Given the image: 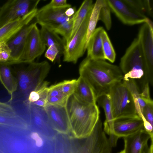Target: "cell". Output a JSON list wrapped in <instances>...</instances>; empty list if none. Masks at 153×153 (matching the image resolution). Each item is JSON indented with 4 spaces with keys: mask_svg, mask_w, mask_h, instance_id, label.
Listing matches in <instances>:
<instances>
[{
    "mask_svg": "<svg viewBox=\"0 0 153 153\" xmlns=\"http://www.w3.org/2000/svg\"><path fill=\"white\" fill-rule=\"evenodd\" d=\"M9 65L0 62V81L12 96L17 90L18 82V79L13 75Z\"/></svg>",
    "mask_w": 153,
    "mask_h": 153,
    "instance_id": "ffe728a7",
    "label": "cell"
},
{
    "mask_svg": "<svg viewBox=\"0 0 153 153\" xmlns=\"http://www.w3.org/2000/svg\"><path fill=\"white\" fill-rule=\"evenodd\" d=\"M101 36L105 59L113 63L116 59V52L108 36L104 29L101 33Z\"/></svg>",
    "mask_w": 153,
    "mask_h": 153,
    "instance_id": "484cf974",
    "label": "cell"
},
{
    "mask_svg": "<svg viewBox=\"0 0 153 153\" xmlns=\"http://www.w3.org/2000/svg\"><path fill=\"white\" fill-rule=\"evenodd\" d=\"M73 24V16L69 20L61 24L52 30L58 34H59L63 37L65 45L69 42L72 31Z\"/></svg>",
    "mask_w": 153,
    "mask_h": 153,
    "instance_id": "83f0119b",
    "label": "cell"
},
{
    "mask_svg": "<svg viewBox=\"0 0 153 153\" xmlns=\"http://www.w3.org/2000/svg\"><path fill=\"white\" fill-rule=\"evenodd\" d=\"M79 73L92 89L97 100L108 94L111 86L122 81L123 77L119 66L105 60H94L87 56L80 65Z\"/></svg>",
    "mask_w": 153,
    "mask_h": 153,
    "instance_id": "6da1fadb",
    "label": "cell"
},
{
    "mask_svg": "<svg viewBox=\"0 0 153 153\" xmlns=\"http://www.w3.org/2000/svg\"><path fill=\"white\" fill-rule=\"evenodd\" d=\"M149 83L148 82L143 84L142 91L140 93L141 97L146 100L148 102H153L150 97Z\"/></svg>",
    "mask_w": 153,
    "mask_h": 153,
    "instance_id": "836d02e7",
    "label": "cell"
},
{
    "mask_svg": "<svg viewBox=\"0 0 153 153\" xmlns=\"http://www.w3.org/2000/svg\"><path fill=\"white\" fill-rule=\"evenodd\" d=\"M119 67L123 75V79H139L144 76V58L137 37L121 58Z\"/></svg>",
    "mask_w": 153,
    "mask_h": 153,
    "instance_id": "277c9868",
    "label": "cell"
},
{
    "mask_svg": "<svg viewBox=\"0 0 153 153\" xmlns=\"http://www.w3.org/2000/svg\"><path fill=\"white\" fill-rule=\"evenodd\" d=\"M118 153H125V152L124 150H123L121 151L120 152Z\"/></svg>",
    "mask_w": 153,
    "mask_h": 153,
    "instance_id": "ab89813d",
    "label": "cell"
},
{
    "mask_svg": "<svg viewBox=\"0 0 153 153\" xmlns=\"http://www.w3.org/2000/svg\"><path fill=\"white\" fill-rule=\"evenodd\" d=\"M27 126L24 118L16 113L0 114V126L24 127Z\"/></svg>",
    "mask_w": 153,
    "mask_h": 153,
    "instance_id": "cb8c5ba5",
    "label": "cell"
},
{
    "mask_svg": "<svg viewBox=\"0 0 153 153\" xmlns=\"http://www.w3.org/2000/svg\"><path fill=\"white\" fill-rule=\"evenodd\" d=\"M71 7L69 4L60 7H47L45 5L37 11L35 16L37 23L41 26H44L52 30L72 17L73 16L68 17L65 14L66 10Z\"/></svg>",
    "mask_w": 153,
    "mask_h": 153,
    "instance_id": "9c48e42d",
    "label": "cell"
},
{
    "mask_svg": "<svg viewBox=\"0 0 153 153\" xmlns=\"http://www.w3.org/2000/svg\"><path fill=\"white\" fill-rule=\"evenodd\" d=\"M151 145L148 146V143L143 146L141 153H153V140H151Z\"/></svg>",
    "mask_w": 153,
    "mask_h": 153,
    "instance_id": "74e56055",
    "label": "cell"
},
{
    "mask_svg": "<svg viewBox=\"0 0 153 153\" xmlns=\"http://www.w3.org/2000/svg\"><path fill=\"white\" fill-rule=\"evenodd\" d=\"M73 94L84 103L96 104L97 98L93 91L87 82L80 76L76 80Z\"/></svg>",
    "mask_w": 153,
    "mask_h": 153,
    "instance_id": "ac0fdd59",
    "label": "cell"
},
{
    "mask_svg": "<svg viewBox=\"0 0 153 153\" xmlns=\"http://www.w3.org/2000/svg\"><path fill=\"white\" fill-rule=\"evenodd\" d=\"M127 87L133 98L137 113L142 119L143 109L146 104L149 102L141 97L139 88L135 82L129 83Z\"/></svg>",
    "mask_w": 153,
    "mask_h": 153,
    "instance_id": "d4e9b609",
    "label": "cell"
},
{
    "mask_svg": "<svg viewBox=\"0 0 153 153\" xmlns=\"http://www.w3.org/2000/svg\"><path fill=\"white\" fill-rule=\"evenodd\" d=\"M143 128H144L143 121L139 116L114 120V132L118 138L127 137Z\"/></svg>",
    "mask_w": 153,
    "mask_h": 153,
    "instance_id": "4fadbf2b",
    "label": "cell"
},
{
    "mask_svg": "<svg viewBox=\"0 0 153 153\" xmlns=\"http://www.w3.org/2000/svg\"><path fill=\"white\" fill-rule=\"evenodd\" d=\"M11 51L6 42H0V62L6 63L8 61Z\"/></svg>",
    "mask_w": 153,
    "mask_h": 153,
    "instance_id": "1f68e13d",
    "label": "cell"
},
{
    "mask_svg": "<svg viewBox=\"0 0 153 153\" xmlns=\"http://www.w3.org/2000/svg\"><path fill=\"white\" fill-rule=\"evenodd\" d=\"M94 5L92 0H85L73 16V29L68 42L74 36L89 12L92 9Z\"/></svg>",
    "mask_w": 153,
    "mask_h": 153,
    "instance_id": "44dd1931",
    "label": "cell"
},
{
    "mask_svg": "<svg viewBox=\"0 0 153 153\" xmlns=\"http://www.w3.org/2000/svg\"><path fill=\"white\" fill-rule=\"evenodd\" d=\"M39 31L41 38L46 46L48 48L52 45H55L64 51L65 42L58 34L44 26H41Z\"/></svg>",
    "mask_w": 153,
    "mask_h": 153,
    "instance_id": "7402d4cb",
    "label": "cell"
},
{
    "mask_svg": "<svg viewBox=\"0 0 153 153\" xmlns=\"http://www.w3.org/2000/svg\"><path fill=\"white\" fill-rule=\"evenodd\" d=\"M61 85V82L48 87L47 100L48 105L66 106L69 97L63 93Z\"/></svg>",
    "mask_w": 153,
    "mask_h": 153,
    "instance_id": "d6986e66",
    "label": "cell"
},
{
    "mask_svg": "<svg viewBox=\"0 0 153 153\" xmlns=\"http://www.w3.org/2000/svg\"><path fill=\"white\" fill-rule=\"evenodd\" d=\"M44 109L52 127L62 132L71 130L66 107L48 105Z\"/></svg>",
    "mask_w": 153,
    "mask_h": 153,
    "instance_id": "7c38bea8",
    "label": "cell"
},
{
    "mask_svg": "<svg viewBox=\"0 0 153 153\" xmlns=\"http://www.w3.org/2000/svg\"><path fill=\"white\" fill-rule=\"evenodd\" d=\"M123 1L134 10L141 14L146 15V13L144 0H123Z\"/></svg>",
    "mask_w": 153,
    "mask_h": 153,
    "instance_id": "4dcf8cb0",
    "label": "cell"
},
{
    "mask_svg": "<svg viewBox=\"0 0 153 153\" xmlns=\"http://www.w3.org/2000/svg\"><path fill=\"white\" fill-rule=\"evenodd\" d=\"M105 1V0H97L94 4L90 17L87 29L86 42V48L89 39L96 29L97 22L99 20L100 10Z\"/></svg>",
    "mask_w": 153,
    "mask_h": 153,
    "instance_id": "603a6c76",
    "label": "cell"
},
{
    "mask_svg": "<svg viewBox=\"0 0 153 153\" xmlns=\"http://www.w3.org/2000/svg\"><path fill=\"white\" fill-rule=\"evenodd\" d=\"M123 138L125 153H141L143 146L148 143V140L150 139L153 140V137L144 128Z\"/></svg>",
    "mask_w": 153,
    "mask_h": 153,
    "instance_id": "9a60e30c",
    "label": "cell"
},
{
    "mask_svg": "<svg viewBox=\"0 0 153 153\" xmlns=\"http://www.w3.org/2000/svg\"><path fill=\"white\" fill-rule=\"evenodd\" d=\"M108 94L114 120L139 116L132 95L122 81L113 85Z\"/></svg>",
    "mask_w": 153,
    "mask_h": 153,
    "instance_id": "3957f363",
    "label": "cell"
},
{
    "mask_svg": "<svg viewBox=\"0 0 153 153\" xmlns=\"http://www.w3.org/2000/svg\"><path fill=\"white\" fill-rule=\"evenodd\" d=\"M111 11L125 25H133L144 23L150 19L146 15L134 10L123 0H106Z\"/></svg>",
    "mask_w": 153,
    "mask_h": 153,
    "instance_id": "ba28073f",
    "label": "cell"
},
{
    "mask_svg": "<svg viewBox=\"0 0 153 153\" xmlns=\"http://www.w3.org/2000/svg\"><path fill=\"white\" fill-rule=\"evenodd\" d=\"M38 9L25 16L6 24L0 28V42H6L35 17Z\"/></svg>",
    "mask_w": 153,
    "mask_h": 153,
    "instance_id": "2e32d148",
    "label": "cell"
},
{
    "mask_svg": "<svg viewBox=\"0 0 153 153\" xmlns=\"http://www.w3.org/2000/svg\"><path fill=\"white\" fill-rule=\"evenodd\" d=\"M140 44L144 62L143 83L153 84V24L150 20L140 27L137 37Z\"/></svg>",
    "mask_w": 153,
    "mask_h": 153,
    "instance_id": "5b68a950",
    "label": "cell"
},
{
    "mask_svg": "<svg viewBox=\"0 0 153 153\" xmlns=\"http://www.w3.org/2000/svg\"><path fill=\"white\" fill-rule=\"evenodd\" d=\"M31 104L44 108L48 105L46 98H40L36 101Z\"/></svg>",
    "mask_w": 153,
    "mask_h": 153,
    "instance_id": "8d00e7d4",
    "label": "cell"
},
{
    "mask_svg": "<svg viewBox=\"0 0 153 153\" xmlns=\"http://www.w3.org/2000/svg\"><path fill=\"white\" fill-rule=\"evenodd\" d=\"M104 29L100 27L96 28L92 34L87 47V57L94 60H105L101 36Z\"/></svg>",
    "mask_w": 153,
    "mask_h": 153,
    "instance_id": "e0dca14e",
    "label": "cell"
},
{
    "mask_svg": "<svg viewBox=\"0 0 153 153\" xmlns=\"http://www.w3.org/2000/svg\"><path fill=\"white\" fill-rule=\"evenodd\" d=\"M142 116L144 128L153 137V102L146 104L143 109Z\"/></svg>",
    "mask_w": 153,
    "mask_h": 153,
    "instance_id": "4316f807",
    "label": "cell"
},
{
    "mask_svg": "<svg viewBox=\"0 0 153 153\" xmlns=\"http://www.w3.org/2000/svg\"><path fill=\"white\" fill-rule=\"evenodd\" d=\"M111 11L106 0H105L104 4L100 10L99 20L103 22L106 28L108 30L111 29L112 26Z\"/></svg>",
    "mask_w": 153,
    "mask_h": 153,
    "instance_id": "f1b7e54d",
    "label": "cell"
},
{
    "mask_svg": "<svg viewBox=\"0 0 153 153\" xmlns=\"http://www.w3.org/2000/svg\"><path fill=\"white\" fill-rule=\"evenodd\" d=\"M68 4L66 0H52L45 6L47 7H60Z\"/></svg>",
    "mask_w": 153,
    "mask_h": 153,
    "instance_id": "e575fe53",
    "label": "cell"
},
{
    "mask_svg": "<svg viewBox=\"0 0 153 153\" xmlns=\"http://www.w3.org/2000/svg\"><path fill=\"white\" fill-rule=\"evenodd\" d=\"M16 113L15 109L10 104L0 102V114Z\"/></svg>",
    "mask_w": 153,
    "mask_h": 153,
    "instance_id": "d6a6232c",
    "label": "cell"
},
{
    "mask_svg": "<svg viewBox=\"0 0 153 153\" xmlns=\"http://www.w3.org/2000/svg\"><path fill=\"white\" fill-rule=\"evenodd\" d=\"M91 10L69 42L64 46L63 55L64 62L76 64L86 50V36Z\"/></svg>",
    "mask_w": 153,
    "mask_h": 153,
    "instance_id": "8992f818",
    "label": "cell"
},
{
    "mask_svg": "<svg viewBox=\"0 0 153 153\" xmlns=\"http://www.w3.org/2000/svg\"><path fill=\"white\" fill-rule=\"evenodd\" d=\"M146 14L153 17V0H144Z\"/></svg>",
    "mask_w": 153,
    "mask_h": 153,
    "instance_id": "d590c367",
    "label": "cell"
},
{
    "mask_svg": "<svg viewBox=\"0 0 153 153\" xmlns=\"http://www.w3.org/2000/svg\"><path fill=\"white\" fill-rule=\"evenodd\" d=\"M76 79L65 80L62 82L61 88L63 93L70 97L73 94L76 86Z\"/></svg>",
    "mask_w": 153,
    "mask_h": 153,
    "instance_id": "f546056e",
    "label": "cell"
},
{
    "mask_svg": "<svg viewBox=\"0 0 153 153\" xmlns=\"http://www.w3.org/2000/svg\"><path fill=\"white\" fill-rule=\"evenodd\" d=\"M76 10L75 7H71L66 10L65 12V14L66 16L68 17H72L75 13L76 12Z\"/></svg>",
    "mask_w": 153,
    "mask_h": 153,
    "instance_id": "f35d334b",
    "label": "cell"
},
{
    "mask_svg": "<svg viewBox=\"0 0 153 153\" xmlns=\"http://www.w3.org/2000/svg\"><path fill=\"white\" fill-rule=\"evenodd\" d=\"M39 0H10L0 8V28L37 8Z\"/></svg>",
    "mask_w": 153,
    "mask_h": 153,
    "instance_id": "52a82bcc",
    "label": "cell"
},
{
    "mask_svg": "<svg viewBox=\"0 0 153 153\" xmlns=\"http://www.w3.org/2000/svg\"><path fill=\"white\" fill-rule=\"evenodd\" d=\"M45 48L46 45L36 24L28 35L23 53L18 64L33 62L36 58L43 53Z\"/></svg>",
    "mask_w": 153,
    "mask_h": 153,
    "instance_id": "8fae6325",
    "label": "cell"
},
{
    "mask_svg": "<svg viewBox=\"0 0 153 153\" xmlns=\"http://www.w3.org/2000/svg\"><path fill=\"white\" fill-rule=\"evenodd\" d=\"M70 129L79 133V137L85 138L92 132L99 120L100 111L96 104L84 103L73 94L66 106Z\"/></svg>",
    "mask_w": 153,
    "mask_h": 153,
    "instance_id": "7a4b0ae2",
    "label": "cell"
},
{
    "mask_svg": "<svg viewBox=\"0 0 153 153\" xmlns=\"http://www.w3.org/2000/svg\"><path fill=\"white\" fill-rule=\"evenodd\" d=\"M37 24L35 17L6 42L11 53L8 61L4 63L8 65L18 64L23 53L28 35L33 26Z\"/></svg>",
    "mask_w": 153,
    "mask_h": 153,
    "instance_id": "30bf717a",
    "label": "cell"
},
{
    "mask_svg": "<svg viewBox=\"0 0 153 153\" xmlns=\"http://www.w3.org/2000/svg\"><path fill=\"white\" fill-rule=\"evenodd\" d=\"M99 105L104 110L105 120L104 123L103 130L109 136V140L112 147L116 146L119 138L115 134L114 131V120L113 117L109 96L108 94L102 95L97 100Z\"/></svg>",
    "mask_w": 153,
    "mask_h": 153,
    "instance_id": "5bb4252c",
    "label": "cell"
}]
</instances>
